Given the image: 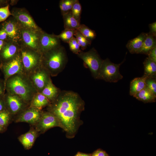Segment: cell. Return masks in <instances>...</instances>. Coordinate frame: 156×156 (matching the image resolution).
<instances>
[{
    "label": "cell",
    "mask_w": 156,
    "mask_h": 156,
    "mask_svg": "<svg viewBox=\"0 0 156 156\" xmlns=\"http://www.w3.org/2000/svg\"><path fill=\"white\" fill-rule=\"evenodd\" d=\"M0 40L5 42L10 41L8 34L3 29L0 28Z\"/></svg>",
    "instance_id": "cell-37"
},
{
    "label": "cell",
    "mask_w": 156,
    "mask_h": 156,
    "mask_svg": "<svg viewBox=\"0 0 156 156\" xmlns=\"http://www.w3.org/2000/svg\"><path fill=\"white\" fill-rule=\"evenodd\" d=\"M5 82L6 87L11 94L17 96L24 101L30 100L33 92L32 88L23 77L16 75Z\"/></svg>",
    "instance_id": "cell-3"
},
{
    "label": "cell",
    "mask_w": 156,
    "mask_h": 156,
    "mask_svg": "<svg viewBox=\"0 0 156 156\" xmlns=\"http://www.w3.org/2000/svg\"><path fill=\"white\" fill-rule=\"evenodd\" d=\"M0 28L7 33L9 40L19 44L21 42L22 27L13 16L3 22Z\"/></svg>",
    "instance_id": "cell-9"
},
{
    "label": "cell",
    "mask_w": 156,
    "mask_h": 156,
    "mask_svg": "<svg viewBox=\"0 0 156 156\" xmlns=\"http://www.w3.org/2000/svg\"><path fill=\"white\" fill-rule=\"evenodd\" d=\"M42 114L40 109L31 107L22 114L16 119V122L35 124L38 122Z\"/></svg>",
    "instance_id": "cell-14"
},
{
    "label": "cell",
    "mask_w": 156,
    "mask_h": 156,
    "mask_svg": "<svg viewBox=\"0 0 156 156\" xmlns=\"http://www.w3.org/2000/svg\"><path fill=\"white\" fill-rule=\"evenodd\" d=\"M148 33H142L137 37L129 40L126 46L129 51L132 54H138L141 49Z\"/></svg>",
    "instance_id": "cell-17"
},
{
    "label": "cell",
    "mask_w": 156,
    "mask_h": 156,
    "mask_svg": "<svg viewBox=\"0 0 156 156\" xmlns=\"http://www.w3.org/2000/svg\"><path fill=\"white\" fill-rule=\"evenodd\" d=\"M147 77L143 75L141 77L134 79L131 82L129 94L134 97L146 87V80Z\"/></svg>",
    "instance_id": "cell-18"
},
{
    "label": "cell",
    "mask_w": 156,
    "mask_h": 156,
    "mask_svg": "<svg viewBox=\"0 0 156 156\" xmlns=\"http://www.w3.org/2000/svg\"><path fill=\"white\" fill-rule=\"evenodd\" d=\"M75 30L64 29L61 33L56 36L64 42L68 43L74 37Z\"/></svg>",
    "instance_id": "cell-29"
},
{
    "label": "cell",
    "mask_w": 156,
    "mask_h": 156,
    "mask_svg": "<svg viewBox=\"0 0 156 156\" xmlns=\"http://www.w3.org/2000/svg\"><path fill=\"white\" fill-rule=\"evenodd\" d=\"M84 153L78 152L74 156H83Z\"/></svg>",
    "instance_id": "cell-43"
},
{
    "label": "cell",
    "mask_w": 156,
    "mask_h": 156,
    "mask_svg": "<svg viewBox=\"0 0 156 156\" xmlns=\"http://www.w3.org/2000/svg\"><path fill=\"white\" fill-rule=\"evenodd\" d=\"M83 156H91V154L84 153Z\"/></svg>",
    "instance_id": "cell-44"
},
{
    "label": "cell",
    "mask_w": 156,
    "mask_h": 156,
    "mask_svg": "<svg viewBox=\"0 0 156 156\" xmlns=\"http://www.w3.org/2000/svg\"><path fill=\"white\" fill-rule=\"evenodd\" d=\"M38 71L34 74L32 80L37 88L42 90L45 87L49 79L48 72L41 66Z\"/></svg>",
    "instance_id": "cell-15"
},
{
    "label": "cell",
    "mask_w": 156,
    "mask_h": 156,
    "mask_svg": "<svg viewBox=\"0 0 156 156\" xmlns=\"http://www.w3.org/2000/svg\"><path fill=\"white\" fill-rule=\"evenodd\" d=\"M12 16L22 27L37 31L42 30L36 23L28 11L24 8H15L11 12Z\"/></svg>",
    "instance_id": "cell-7"
},
{
    "label": "cell",
    "mask_w": 156,
    "mask_h": 156,
    "mask_svg": "<svg viewBox=\"0 0 156 156\" xmlns=\"http://www.w3.org/2000/svg\"><path fill=\"white\" fill-rule=\"evenodd\" d=\"M91 156H109L105 151L101 149H99L95 151L91 154Z\"/></svg>",
    "instance_id": "cell-35"
},
{
    "label": "cell",
    "mask_w": 156,
    "mask_h": 156,
    "mask_svg": "<svg viewBox=\"0 0 156 156\" xmlns=\"http://www.w3.org/2000/svg\"><path fill=\"white\" fill-rule=\"evenodd\" d=\"M19 53L25 70H33L41 66L42 54L38 51L20 45Z\"/></svg>",
    "instance_id": "cell-5"
},
{
    "label": "cell",
    "mask_w": 156,
    "mask_h": 156,
    "mask_svg": "<svg viewBox=\"0 0 156 156\" xmlns=\"http://www.w3.org/2000/svg\"><path fill=\"white\" fill-rule=\"evenodd\" d=\"M10 119L9 113L7 110L0 112V125L4 129L7 126Z\"/></svg>",
    "instance_id": "cell-31"
},
{
    "label": "cell",
    "mask_w": 156,
    "mask_h": 156,
    "mask_svg": "<svg viewBox=\"0 0 156 156\" xmlns=\"http://www.w3.org/2000/svg\"><path fill=\"white\" fill-rule=\"evenodd\" d=\"M42 31V30L37 31L22 27L20 45L38 52L39 39Z\"/></svg>",
    "instance_id": "cell-8"
},
{
    "label": "cell",
    "mask_w": 156,
    "mask_h": 156,
    "mask_svg": "<svg viewBox=\"0 0 156 156\" xmlns=\"http://www.w3.org/2000/svg\"><path fill=\"white\" fill-rule=\"evenodd\" d=\"M62 15L64 29L76 30L78 29L80 23L73 17L71 11Z\"/></svg>",
    "instance_id": "cell-22"
},
{
    "label": "cell",
    "mask_w": 156,
    "mask_h": 156,
    "mask_svg": "<svg viewBox=\"0 0 156 156\" xmlns=\"http://www.w3.org/2000/svg\"><path fill=\"white\" fill-rule=\"evenodd\" d=\"M4 93V87L2 82L0 81V96H1Z\"/></svg>",
    "instance_id": "cell-41"
},
{
    "label": "cell",
    "mask_w": 156,
    "mask_h": 156,
    "mask_svg": "<svg viewBox=\"0 0 156 156\" xmlns=\"http://www.w3.org/2000/svg\"><path fill=\"white\" fill-rule=\"evenodd\" d=\"M37 136V131L34 129H31L19 136L18 139L24 147L26 149H28L33 146Z\"/></svg>",
    "instance_id": "cell-19"
},
{
    "label": "cell",
    "mask_w": 156,
    "mask_h": 156,
    "mask_svg": "<svg viewBox=\"0 0 156 156\" xmlns=\"http://www.w3.org/2000/svg\"><path fill=\"white\" fill-rule=\"evenodd\" d=\"M59 93L57 88L53 84L50 78L41 92L49 100L52 101L57 97Z\"/></svg>",
    "instance_id": "cell-20"
},
{
    "label": "cell",
    "mask_w": 156,
    "mask_h": 156,
    "mask_svg": "<svg viewBox=\"0 0 156 156\" xmlns=\"http://www.w3.org/2000/svg\"><path fill=\"white\" fill-rule=\"evenodd\" d=\"M77 30L91 42L95 38L96 36L95 31L91 29L84 24H80Z\"/></svg>",
    "instance_id": "cell-26"
},
{
    "label": "cell",
    "mask_w": 156,
    "mask_h": 156,
    "mask_svg": "<svg viewBox=\"0 0 156 156\" xmlns=\"http://www.w3.org/2000/svg\"><path fill=\"white\" fill-rule=\"evenodd\" d=\"M4 129L0 125V132L2 131Z\"/></svg>",
    "instance_id": "cell-45"
},
{
    "label": "cell",
    "mask_w": 156,
    "mask_h": 156,
    "mask_svg": "<svg viewBox=\"0 0 156 156\" xmlns=\"http://www.w3.org/2000/svg\"><path fill=\"white\" fill-rule=\"evenodd\" d=\"M74 36L82 50L86 49L88 45L91 44L92 42L86 38L78 30H75Z\"/></svg>",
    "instance_id": "cell-27"
},
{
    "label": "cell",
    "mask_w": 156,
    "mask_h": 156,
    "mask_svg": "<svg viewBox=\"0 0 156 156\" xmlns=\"http://www.w3.org/2000/svg\"><path fill=\"white\" fill-rule=\"evenodd\" d=\"M122 63L114 64L108 58L103 60L97 79L109 82H117L123 77L119 71L120 67Z\"/></svg>",
    "instance_id": "cell-4"
},
{
    "label": "cell",
    "mask_w": 156,
    "mask_h": 156,
    "mask_svg": "<svg viewBox=\"0 0 156 156\" xmlns=\"http://www.w3.org/2000/svg\"><path fill=\"white\" fill-rule=\"evenodd\" d=\"M48 99L41 93H38L34 97L31 103V107L40 109L49 104Z\"/></svg>",
    "instance_id": "cell-25"
},
{
    "label": "cell",
    "mask_w": 156,
    "mask_h": 156,
    "mask_svg": "<svg viewBox=\"0 0 156 156\" xmlns=\"http://www.w3.org/2000/svg\"><path fill=\"white\" fill-rule=\"evenodd\" d=\"M12 14L9 10V4L0 8V23L5 21Z\"/></svg>",
    "instance_id": "cell-32"
},
{
    "label": "cell",
    "mask_w": 156,
    "mask_h": 156,
    "mask_svg": "<svg viewBox=\"0 0 156 156\" xmlns=\"http://www.w3.org/2000/svg\"><path fill=\"white\" fill-rule=\"evenodd\" d=\"M148 57L156 62V47L152 49L148 53Z\"/></svg>",
    "instance_id": "cell-36"
},
{
    "label": "cell",
    "mask_w": 156,
    "mask_h": 156,
    "mask_svg": "<svg viewBox=\"0 0 156 156\" xmlns=\"http://www.w3.org/2000/svg\"><path fill=\"white\" fill-rule=\"evenodd\" d=\"M68 43L70 50L73 53L77 55L81 51L80 45L74 37Z\"/></svg>",
    "instance_id": "cell-33"
},
{
    "label": "cell",
    "mask_w": 156,
    "mask_h": 156,
    "mask_svg": "<svg viewBox=\"0 0 156 156\" xmlns=\"http://www.w3.org/2000/svg\"><path fill=\"white\" fill-rule=\"evenodd\" d=\"M134 97L144 103L155 102L156 101V95L146 87Z\"/></svg>",
    "instance_id": "cell-23"
},
{
    "label": "cell",
    "mask_w": 156,
    "mask_h": 156,
    "mask_svg": "<svg viewBox=\"0 0 156 156\" xmlns=\"http://www.w3.org/2000/svg\"><path fill=\"white\" fill-rule=\"evenodd\" d=\"M4 100L5 106L8 107L12 113L15 114L18 112L23 106V100L15 94H10L8 95Z\"/></svg>",
    "instance_id": "cell-16"
},
{
    "label": "cell",
    "mask_w": 156,
    "mask_h": 156,
    "mask_svg": "<svg viewBox=\"0 0 156 156\" xmlns=\"http://www.w3.org/2000/svg\"><path fill=\"white\" fill-rule=\"evenodd\" d=\"M143 65L144 68L143 75L147 78H156V62L147 57L144 61Z\"/></svg>",
    "instance_id": "cell-24"
},
{
    "label": "cell",
    "mask_w": 156,
    "mask_h": 156,
    "mask_svg": "<svg viewBox=\"0 0 156 156\" xmlns=\"http://www.w3.org/2000/svg\"><path fill=\"white\" fill-rule=\"evenodd\" d=\"M67 60L65 49L60 45L42 54L41 66L49 73L56 75L64 68Z\"/></svg>",
    "instance_id": "cell-2"
},
{
    "label": "cell",
    "mask_w": 156,
    "mask_h": 156,
    "mask_svg": "<svg viewBox=\"0 0 156 156\" xmlns=\"http://www.w3.org/2000/svg\"><path fill=\"white\" fill-rule=\"evenodd\" d=\"M8 0H0V8L5 6L9 4Z\"/></svg>",
    "instance_id": "cell-40"
},
{
    "label": "cell",
    "mask_w": 156,
    "mask_h": 156,
    "mask_svg": "<svg viewBox=\"0 0 156 156\" xmlns=\"http://www.w3.org/2000/svg\"><path fill=\"white\" fill-rule=\"evenodd\" d=\"M53 101L49 112L57 118L66 137L73 138L82 122L80 117L84 102L77 93L70 91H62Z\"/></svg>",
    "instance_id": "cell-1"
},
{
    "label": "cell",
    "mask_w": 156,
    "mask_h": 156,
    "mask_svg": "<svg viewBox=\"0 0 156 156\" xmlns=\"http://www.w3.org/2000/svg\"><path fill=\"white\" fill-rule=\"evenodd\" d=\"M60 40L56 35L42 30L39 39L38 52L42 54L59 47L61 45Z\"/></svg>",
    "instance_id": "cell-10"
},
{
    "label": "cell",
    "mask_w": 156,
    "mask_h": 156,
    "mask_svg": "<svg viewBox=\"0 0 156 156\" xmlns=\"http://www.w3.org/2000/svg\"><path fill=\"white\" fill-rule=\"evenodd\" d=\"M1 67L4 73L5 81L10 77L20 73L23 68L19 53L10 60L1 64Z\"/></svg>",
    "instance_id": "cell-11"
},
{
    "label": "cell",
    "mask_w": 156,
    "mask_h": 156,
    "mask_svg": "<svg viewBox=\"0 0 156 156\" xmlns=\"http://www.w3.org/2000/svg\"><path fill=\"white\" fill-rule=\"evenodd\" d=\"M77 55L89 68L94 78L97 79L103 61L97 51L94 48L87 52L81 50Z\"/></svg>",
    "instance_id": "cell-6"
},
{
    "label": "cell",
    "mask_w": 156,
    "mask_h": 156,
    "mask_svg": "<svg viewBox=\"0 0 156 156\" xmlns=\"http://www.w3.org/2000/svg\"><path fill=\"white\" fill-rule=\"evenodd\" d=\"M81 8V5L79 1L77 0L73 4L71 10L73 16L80 23L82 11Z\"/></svg>",
    "instance_id": "cell-30"
},
{
    "label": "cell",
    "mask_w": 156,
    "mask_h": 156,
    "mask_svg": "<svg viewBox=\"0 0 156 156\" xmlns=\"http://www.w3.org/2000/svg\"><path fill=\"white\" fill-rule=\"evenodd\" d=\"M150 31L148 33L155 36H156V22H154L149 25Z\"/></svg>",
    "instance_id": "cell-38"
},
{
    "label": "cell",
    "mask_w": 156,
    "mask_h": 156,
    "mask_svg": "<svg viewBox=\"0 0 156 156\" xmlns=\"http://www.w3.org/2000/svg\"><path fill=\"white\" fill-rule=\"evenodd\" d=\"M146 87L156 95V78H147L146 80Z\"/></svg>",
    "instance_id": "cell-34"
},
{
    "label": "cell",
    "mask_w": 156,
    "mask_h": 156,
    "mask_svg": "<svg viewBox=\"0 0 156 156\" xmlns=\"http://www.w3.org/2000/svg\"><path fill=\"white\" fill-rule=\"evenodd\" d=\"M155 47H156V36L148 33L141 49L138 54L147 55L149 52Z\"/></svg>",
    "instance_id": "cell-21"
},
{
    "label": "cell",
    "mask_w": 156,
    "mask_h": 156,
    "mask_svg": "<svg viewBox=\"0 0 156 156\" xmlns=\"http://www.w3.org/2000/svg\"><path fill=\"white\" fill-rule=\"evenodd\" d=\"M6 42L0 40V52L5 45Z\"/></svg>",
    "instance_id": "cell-42"
},
{
    "label": "cell",
    "mask_w": 156,
    "mask_h": 156,
    "mask_svg": "<svg viewBox=\"0 0 156 156\" xmlns=\"http://www.w3.org/2000/svg\"><path fill=\"white\" fill-rule=\"evenodd\" d=\"M20 45L18 43L9 41L6 42L0 52V61L1 64L10 60L19 53Z\"/></svg>",
    "instance_id": "cell-12"
},
{
    "label": "cell",
    "mask_w": 156,
    "mask_h": 156,
    "mask_svg": "<svg viewBox=\"0 0 156 156\" xmlns=\"http://www.w3.org/2000/svg\"><path fill=\"white\" fill-rule=\"evenodd\" d=\"M77 0H61L59 6L62 15L71 11Z\"/></svg>",
    "instance_id": "cell-28"
},
{
    "label": "cell",
    "mask_w": 156,
    "mask_h": 156,
    "mask_svg": "<svg viewBox=\"0 0 156 156\" xmlns=\"http://www.w3.org/2000/svg\"><path fill=\"white\" fill-rule=\"evenodd\" d=\"M7 110L4 99H3L1 96H0V112Z\"/></svg>",
    "instance_id": "cell-39"
},
{
    "label": "cell",
    "mask_w": 156,
    "mask_h": 156,
    "mask_svg": "<svg viewBox=\"0 0 156 156\" xmlns=\"http://www.w3.org/2000/svg\"><path fill=\"white\" fill-rule=\"evenodd\" d=\"M37 123L38 129L42 132L54 127H60L57 118L49 112L42 113L40 120Z\"/></svg>",
    "instance_id": "cell-13"
}]
</instances>
